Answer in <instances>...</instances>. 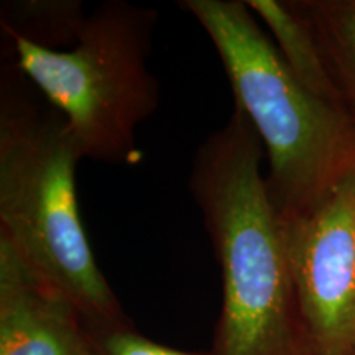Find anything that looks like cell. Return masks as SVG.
<instances>
[{
    "instance_id": "obj_1",
    "label": "cell",
    "mask_w": 355,
    "mask_h": 355,
    "mask_svg": "<svg viewBox=\"0 0 355 355\" xmlns=\"http://www.w3.org/2000/svg\"><path fill=\"white\" fill-rule=\"evenodd\" d=\"M263 145L234 105L194 155L189 189L222 272L214 355H309L283 224L261 173Z\"/></svg>"
},
{
    "instance_id": "obj_2",
    "label": "cell",
    "mask_w": 355,
    "mask_h": 355,
    "mask_svg": "<svg viewBox=\"0 0 355 355\" xmlns=\"http://www.w3.org/2000/svg\"><path fill=\"white\" fill-rule=\"evenodd\" d=\"M81 162L63 115L12 63L0 79V239L94 326L122 313L89 245L76 196Z\"/></svg>"
},
{
    "instance_id": "obj_3",
    "label": "cell",
    "mask_w": 355,
    "mask_h": 355,
    "mask_svg": "<svg viewBox=\"0 0 355 355\" xmlns=\"http://www.w3.org/2000/svg\"><path fill=\"white\" fill-rule=\"evenodd\" d=\"M219 53L237 105L268 157L279 220L313 209L355 171V121L291 73L245 0H183Z\"/></svg>"
},
{
    "instance_id": "obj_4",
    "label": "cell",
    "mask_w": 355,
    "mask_h": 355,
    "mask_svg": "<svg viewBox=\"0 0 355 355\" xmlns=\"http://www.w3.org/2000/svg\"><path fill=\"white\" fill-rule=\"evenodd\" d=\"M157 21V8L109 0L87 13L69 50L8 38L13 64L63 115L81 159L115 166L141 159L137 128L159 101L148 68Z\"/></svg>"
},
{
    "instance_id": "obj_5",
    "label": "cell",
    "mask_w": 355,
    "mask_h": 355,
    "mask_svg": "<svg viewBox=\"0 0 355 355\" xmlns=\"http://www.w3.org/2000/svg\"><path fill=\"white\" fill-rule=\"evenodd\" d=\"M282 224L309 355H355V171Z\"/></svg>"
},
{
    "instance_id": "obj_6",
    "label": "cell",
    "mask_w": 355,
    "mask_h": 355,
    "mask_svg": "<svg viewBox=\"0 0 355 355\" xmlns=\"http://www.w3.org/2000/svg\"><path fill=\"white\" fill-rule=\"evenodd\" d=\"M84 321L0 239V355H96Z\"/></svg>"
},
{
    "instance_id": "obj_7",
    "label": "cell",
    "mask_w": 355,
    "mask_h": 355,
    "mask_svg": "<svg viewBox=\"0 0 355 355\" xmlns=\"http://www.w3.org/2000/svg\"><path fill=\"white\" fill-rule=\"evenodd\" d=\"M252 13L268 28L283 61L296 79L313 94L331 104L345 107L343 96L324 61L322 51L303 17L291 2L245 0Z\"/></svg>"
},
{
    "instance_id": "obj_8",
    "label": "cell",
    "mask_w": 355,
    "mask_h": 355,
    "mask_svg": "<svg viewBox=\"0 0 355 355\" xmlns=\"http://www.w3.org/2000/svg\"><path fill=\"white\" fill-rule=\"evenodd\" d=\"M318 40L345 109L355 121V0L291 2Z\"/></svg>"
},
{
    "instance_id": "obj_9",
    "label": "cell",
    "mask_w": 355,
    "mask_h": 355,
    "mask_svg": "<svg viewBox=\"0 0 355 355\" xmlns=\"http://www.w3.org/2000/svg\"><path fill=\"white\" fill-rule=\"evenodd\" d=\"M86 17L78 0H15L0 8V25L7 38H25L50 50L73 48Z\"/></svg>"
},
{
    "instance_id": "obj_10",
    "label": "cell",
    "mask_w": 355,
    "mask_h": 355,
    "mask_svg": "<svg viewBox=\"0 0 355 355\" xmlns=\"http://www.w3.org/2000/svg\"><path fill=\"white\" fill-rule=\"evenodd\" d=\"M101 332L91 336L96 355H196L152 343L123 326H97Z\"/></svg>"
}]
</instances>
